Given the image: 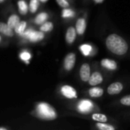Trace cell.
<instances>
[{"label": "cell", "instance_id": "obj_22", "mask_svg": "<svg viewBox=\"0 0 130 130\" xmlns=\"http://www.w3.org/2000/svg\"><path fill=\"white\" fill-rule=\"evenodd\" d=\"M97 127L98 129H101V130H114L115 129V128H114L113 126H111V125H110V124L102 123H97Z\"/></svg>", "mask_w": 130, "mask_h": 130}, {"label": "cell", "instance_id": "obj_11", "mask_svg": "<svg viewBox=\"0 0 130 130\" xmlns=\"http://www.w3.org/2000/svg\"><path fill=\"white\" fill-rule=\"evenodd\" d=\"M76 38V30L74 27H70L67 29L66 34V41L68 43H72Z\"/></svg>", "mask_w": 130, "mask_h": 130}, {"label": "cell", "instance_id": "obj_32", "mask_svg": "<svg viewBox=\"0 0 130 130\" xmlns=\"http://www.w3.org/2000/svg\"><path fill=\"white\" fill-rule=\"evenodd\" d=\"M0 40H1V37H0Z\"/></svg>", "mask_w": 130, "mask_h": 130}, {"label": "cell", "instance_id": "obj_30", "mask_svg": "<svg viewBox=\"0 0 130 130\" xmlns=\"http://www.w3.org/2000/svg\"><path fill=\"white\" fill-rule=\"evenodd\" d=\"M0 130H5V128H0Z\"/></svg>", "mask_w": 130, "mask_h": 130}, {"label": "cell", "instance_id": "obj_16", "mask_svg": "<svg viewBox=\"0 0 130 130\" xmlns=\"http://www.w3.org/2000/svg\"><path fill=\"white\" fill-rule=\"evenodd\" d=\"M18 9H19V12L21 14H25L28 12V5L26 4V2L23 0H20L18 2Z\"/></svg>", "mask_w": 130, "mask_h": 130}, {"label": "cell", "instance_id": "obj_24", "mask_svg": "<svg viewBox=\"0 0 130 130\" xmlns=\"http://www.w3.org/2000/svg\"><path fill=\"white\" fill-rule=\"evenodd\" d=\"M74 15V12L69 8H65L62 13V16L64 18H70V17H73Z\"/></svg>", "mask_w": 130, "mask_h": 130}, {"label": "cell", "instance_id": "obj_7", "mask_svg": "<svg viewBox=\"0 0 130 130\" xmlns=\"http://www.w3.org/2000/svg\"><path fill=\"white\" fill-rule=\"evenodd\" d=\"M80 78L84 82H88L90 77V68L88 64L87 63L83 64L80 70Z\"/></svg>", "mask_w": 130, "mask_h": 130}, {"label": "cell", "instance_id": "obj_10", "mask_svg": "<svg viewBox=\"0 0 130 130\" xmlns=\"http://www.w3.org/2000/svg\"><path fill=\"white\" fill-rule=\"evenodd\" d=\"M0 33L8 37H12L14 35L12 28H11L8 25V24H5L2 22H0Z\"/></svg>", "mask_w": 130, "mask_h": 130}, {"label": "cell", "instance_id": "obj_19", "mask_svg": "<svg viewBox=\"0 0 130 130\" xmlns=\"http://www.w3.org/2000/svg\"><path fill=\"white\" fill-rule=\"evenodd\" d=\"M53 27H54L53 24H52L51 22L48 21V22H44V23L41 25V27H40V29H41V31H43V32H48V31L52 30Z\"/></svg>", "mask_w": 130, "mask_h": 130}, {"label": "cell", "instance_id": "obj_21", "mask_svg": "<svg viewBox=\"0 0 130 130\" xmlns=\"http://www.w3.org/2000/svg\"><path fill=\"white\" fill-rule=\"evenodd\" d=\"M38 5H39L38 0H31L30 4H29L30 11L32 12V13H34L37 11V9H38Z\"/></svg>", "mask_w": 130, "mask_h": 130}, {"label": "cell", "instance_id": "obj_26", "mask_svg": "<svg viewBox=\"0 0 130 130\" xmlns=\"http://www.w3.org/2000/svg\"><path fill=\"white\" fill-rule=\"evenodd\" d=\"M56 1L58 3V5L64 8H67L69 7V3L67 0H56Z\"/></svg>", "mask_w": 130, "mask_h": 130}, {"label": "cell", "instance_id": "obj_3", "mask_svg": "<svg viewBox=\"0 0 130 130\" xmlns=\"http://www.w3.org/2000/svg\"><path fill=\"white\" fill-rule=\"evenodd\" d=\"M24 37L28 38L30 41L31 42H38L41 40L44 37V34L43 33V31H34L31 29H28L26 31H25L22 34Z\"/></svg>", "mask_w": 130, "mask_h": 130}, {"label": "cell", "instance_id": "obj_23", "mask_svg": "<svg viewBox=\"0 0 130 130\" xmlns=\"http://www.w3.org/2000/svg\"><path fill=\"white\" fill-rule=\"evenodd\" d=\"M80 50L84 56H88L90 54V53L91 52L92 47L88 44H84L80 46Z\"/></svg>", "mask_w": 130, "mask_h": 130}, {"label": "cell", "instance_id": "obj_29", "mask_svg": "<svg viewBox=\"0 0 130 130\" xmlns=\"http://www.w3.org/2000/svg\"><path fill=\"white\" fill-rule=\"evenodd\" d=\"M39 1H41V2H47L48 0H39Z\"/></svg>", "mask_w": 130, "mask_h": 130}, {"label": "cell", "instance_id": "obj_6", "mask_svg": "<svg viewBox=\"0 0 130 130\" xmlns=\"http://www.w3.org/2000/svg\"><path fill=\"white\" fill-rule=\"evenodd\" d=\"M61 93L64 96L67 98H77V91L76 90L69 85H65L61 88Z\"/></svg>", "mask_w": 130, "mask_h": 130}, {"label": "cell", "instance_id": "obj_8", "mask_svg": "<svg viewBox=\"0 0 130 130\" xmlns=\"http://www.w3.org/2000/svg\"><path fill=\"white\" fill-rule=\"evenodd\" d=\"M123 86L120 82H115V83L111 84L109 86L107 91L110 94L113 95V94H117L120 93L121 91L123 90Z\"/></svg>", "mask_w": 130, "mask_h": 130}, {"label": "cell", "instance_id": "obj_31", "mask_svg": "<svg viewBox=\"0 0 130 130\" xmlns=\"http://www.w3.org/2000/svg\"><path fill=\"white\" fill-rule=\"evenodd\" d=\"M3 1H4V0H0V3H1V2H2Z\"/></svg>", "mask_w": 130, "mask_h": 130}, {"label": "cell", "instance_id": "obj_13", "mask_svg": "<svg viewBox=\"0 0 130 130\" xmlns=\"http://www.w3.org/2000/svg\"><path fill=\"white\" fill-rule=\"evenodd\" d=\"M86 29V21L84 18H80L77 21L76 30L79 34H83Z\"/></svg>", "mask_w": 130, "mask_h": 130}, {"label": "cell", "instance_id": "obj_5", "mask_svg": "<svg viewBox=\"0 0 130 130\" xmlns=\"http://www.w3.org/2000/svg\"><path fill=\"white\" fill-rule=\"evenodd\" d=\"M75 60H76V56L75 54L74 53H69L66 56L65 59H64V66L66 70L70 71L71 70L75 64Z\"/></svg>", "mask_w": 130, "mask_h": 130}, {"label": "cell", "instance_id": "obj_4", "mask_svg": "<svg viewBox=\"0 0 130 130\" xmlns=\"http://www.w3.org/2000/svg\"><path fill=\"white\" fill-rule=\"evenodd\" d=\"M77 108L82 113H89L93 108V103L89 100H82L79 102Z\"/></svg>", "mask_w": 130, "mask_h": 130}, {"label": "cell", "instance_id": "obj_2", "mask_svg": "<svg viewBox=\"0 0 130 130\" xmlns=\"http://www.w3.org/2000/svg\"><path fill=\"white\" fill-rule=\"evenodd\" d=\"M38 116L44 120H52L57 117V113L54 109L46 103H41L37 106L36 108Z\"/></svg>", "mask_w": 130, "mask_h": 130}, {"label": "cell", "instance_id": "obj_20", "mask_svg": "<svg viewBox=\"0 0 130 130\" xmlns=\"http://www.w3.org/2000/svg\"><path fill=\"white\" fill-rule=\"evenodd\" d=\"M92 118L93 120L98 121L100 123H105L107 120V117L105 115L100 114V113H94L92 116Z\"/></svg>", "mask_w": 130, "mask_h": 130}, {"label": "cell", "instance_id": "obj_25", "mask_svg": "<svg viewBox=\"0 0 130 130\" xmlns=\"http://www.w3.org/2000/svg\"><path fill=\"white\" fill-rule=\"evenodd\" d=\"M20 58L24 61H28L31 59V54L28 52H23L20 55Z\"/></svg>", "mask_w": 130, "mask_h": 130}, {"label": "cell", "instance_id": "obj_18", "mask_svg": "<svg viewBox=\"0 0 130 130\" xmlns=\"http://www.w3.org/2000/svg\"><path fill=\"white\" fill-rule=\"evenodd\" d=\"M48 14H46V13H41V14H39L35 18L34 21H35V23H36L37 24H41L44 23L45 21L48 19Z\"/></svg>", "mask_w": 130, "mask_h": 130}, {"label": "cell", "instance_id": "obj_28", "mask_svg": "<svg viewBox=\"0 0 130 130\" xmlns=\"http://www.w3.org/2000/svg\"><path fill=\"white\" fill-rule=\"evenodd\" d=\"M97 2H103V0H95Z\"/></svg>", "mask_w": 130, "mask_h": 130}, {"label": "cell", "instance_id": "obj_9", "mask_svg": "<svg viewBox=\"0 0 130 130\" xmlns=\"http://www.w3.org/2000/svg\"><path fill=\"white\" fill-rule=\"evenodd\" d=\"M88 82L90 85L95 86V85L100 84L103 82V77L100 73L96 72L93 73V75H90V77Z\"/></svg>", "mask_w": 130, "mask_h": 130}, {"label": "cell", "instance_id": "obj_17", "mask_svg": "<svg viewBox=\"0 0 130 130\" xmlns=\"http://www.w3.org/2000/svg\"><path fill=\"white\" fill-rule=\"evenodd\" d=\"M25 27H26V22L25 21H20L19 24L15 27V31L18 34L22 35V34L25 32Z\"/></svg>", "mask_w": 130, "mask_h": 130}, {"label": "cell", "instance_id": "obj_12", "mask_svg": "<svg viewBox=\"0 0 130 130\" xmlns=\"http://www.w3.org/2000/svg\"><path fill=\"white\" fill-rule=\"evenodd\" d=\"M101 65L110 70H114L117 68V65L115 61L111 60V59H104L101 61Z\"/></svg>", "mask_w": 130, "mask_h": 130}, {"label": "cell", "instance_id": "obj_1", "mask_svg": "<svg viewBox=\"0 0 130 130\" xmlns=\"http://www.w3.org/2000/svg\"><path fill=\"white\" fill-rule=\"evenodd\" d=\"M106 44L110 51L116 55H124L128 51V44L126 40L117 34L110 35L107 40Z\"/></svg>", "mask_w": 130, "mask_h": 130}, {"label": "cell", "instance_id": "obj_14", "mask_svg": "<svg viewBox=\"0 0 130 130\" xmlns=\"http://www.w3.org/2000/svg\"><path fill=\"white\" fill-rule=\"evenodd\" d=\"M20 22V18L18 15L16 14H12L9 17L8 20V25L11 27V28H15Z\"/></svg>", "mask_w": 130, "mask_h": 130}, {"label": "cell", "instance_id": "obj_15", "mask_svg": "<svg viewBox=\"0 0 130 130\" xmlns=\"http://www.w3.org/2000/svg\"><path fill=\"white\" fill-rule=\"evenodd\" d=\"M89 94L92 98H99L103 95V90L100 88H92L90 89Z\"/></svg>", "mask_w": 130, "mask_h": 130}, {"label": "cell", "instance_id": "obj_27", "mask_svg": "<svg viewBox=\"0 0 130 130\" xmlns=\"http://www.w3.org/2000/svg\"><path fill=\"white\" fill-rule=\"evenodd\" d=\"M121 104L126 106H130V95H127L121 99Z\"/></svg>", "mask_w": 130, "mask_h": 130}]
</instances>
